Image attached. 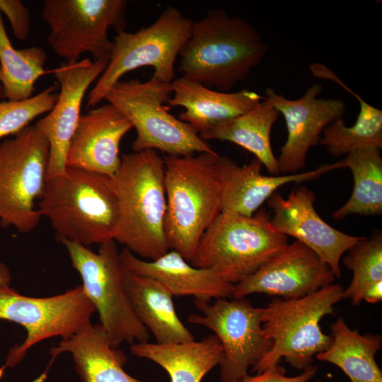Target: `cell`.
Instances as JSON below:
<instances>
[{
  "label": "cell",
  "mask_w": 382,
  "mask_h": 382,
  "mask_svg": "<svg viewBox=\"0 0 382 382\" xmlns=\"http://www.w3.org/2000/svg\"><path fill=\"white\" fill-rule=\"evenodd\" d=\"M270 219L263 209L251 216L221 212L202 235L190 263L238 284L288 244Z\"/></svg>",
  "instance_id": "8992f818"
},
{
  "label": "cell",
  "mask_w": 382,
  "mask_h": 382,
  "mask_svg": "<svg viewBox=\"0 0 382 382\" xmlns=\"http://www.w3.org/2000/svg\"><path fill=\"white\" fill-rule=\"evenodd\" d=\"M39 211L50 219L57 239L88 247L114 240L119 204L112 178L66 167L46 179Z\"/></svg>",
  "instance_id": "3957f363"
},
{
  "label": "cell",
  "mask_w": 382,
  "mask_h": 382,
  "mask_svg": "<svg viewBox=\"0 0 382 382\" xmlns=\"http://www.w3.org/2000/svg\"><path fill=\"white\" fill-rule=\"evenodd\" d=\"M335 276L311 249L299 241L287 244L255 273L233 285L232 298L259 293L295 299L332 284Z\"/></svg>",
  "instance_id": "9a60e30c"
},
{
  "label": "cell",
  "mask_w": 382,
  "mask_h": 382,
  "mask_svg": "<svg viewBox=\"0 0 382 382\" xmlns=\"http://www.w3.org/2000/svg\"><path fill=\"white\" fill-rule=\"evenodd\" d=\"M50 145L35 125L0 142V225L33 231L42 214L35 201L42 196Z\"/></svg>",
  "instance_id": "30bf717a"
},
{
  "label": "cell",
  "mask_w": 382,
  "mask_h": 382,
  "mask_svg": "<svg viewBox=\"0 0 382 382\" xmlns=\"http://www.w3.org/2000/svg\"><path fill=\"white\" fill-rule=\"evenodd\" d=\"M192 23L178 8L168 6L148 27L134 33L117 32L110 62L88 94L86 108L96 107L125 74L141 66H152V77L171 83L176 59Z\"/></svg>",
  "instance_id": "9c48e42d"
},
{
  "label": "cell",
  "mask_w": 382,
  "mask_h": 382,
  "mask_svg": "<svg viewBox=\"0 0 382 382\" xmlns=\"http://www.w3.org/2000/svg\"><path fill=\"white\" fill-rule=\"evenodd\" d=\"M129 349L134 356L159 365L170 382H201L223 360L222 346L215 335L182 343L136 342Z\"/></svg>",
  "instance_id": "cb8c5ba5"
},
{
  "label": "cell",
  "mask_w": 382,
  "mask_h": 382,
  "mask_svg": "<svg viewBox=\"0 0 382 382\" xmlns=\"http://www.w3.org/2000/svg\"><path fill=\"white\" fill-rule=\"evenodd\" d=\"M66 248L71 265L79 273L85 294L95 306L110 345L149 341L148 329L136 316L124 286L125 267L115 241L99 244L97 253L65 238L57 239Z\"/></svg>",
  "instance_id": "ba28073f"
},
{
  "label": "cell",
  "mask_w": 382,
  "mask_h": 382,
  "mask_svg": "<svg viewBox=\"0 0 382 382\" xmlns=\"http://www.w3.org/2000/svg\"><path fill=\"white\" fill-rule=\"evenodd\" d=\"M57 88L50 86L25 100L0 101V139L16 134L35 118L51 111L58 99Z\"/></svg>",
  "instance_id": "4dcf8cb0"
},
{
  "label": "cell",
  "mask_w": 382,
  "mask_h": 382,
  "mask_svg": "<svg viewBox=\"0 0 382 382\" xmlns=\"http://www.w3.org/2000/svg\"><path fill=\"white\" fill-rule=\"evenodd\" d=\"M126 10L124 0H45L41 16L50 27L47 44L66 63L86 52L109 63L113 42L108 32L125 30Z\"/></svg>",
  "instance_id": "8fae6325"
},
{
  "label": "cell",
  "mask_w": 382,
  "mask_h": 382,
  "mask_svg": "<svg viewBox=\"0 0 382 382\" xmlns=\"http://www.w3.org/2000/svg\"><path fill=\"white\" fill-rule=\"evenodd\" d=\"M62 353L71 355L83 382H144L125 371L124 354L110 347L100 323L93 325L90 321L75 334L52 347L50 351L52 359L46 371L34 382L44 381L53 361Z\"/></svg>",
  "instance_id": "7402d4cb"
},
{
  "label": "cell",
  "mask_w": 382,
  "mask_h": 382,
  "mask_svg": "<svg viewBox=\"0 0 382 382\" xmlns=\"http://www.w3.org/2000/svg\"><path fill=\"white\" fill-rule=\"evenodd\" d=\"M11 276L8 267L0 262V286H10Z\"/></svg>",
  "instance_id": "e575fe53"
},
{
  "label": "cell",
  "mask_w": 382,
  "mask_h": 382,
  "mask_svg": "<svg viewBox=\"0 0 382 382\" xmlns=\"http://www.w3.org/2000/svg\"><path fill=\"white\" fill-rule=\"evenodd\" d=\"M96 311L82 285L41 298L0 286V320L18 323L27 333L23 342L10 349L4 367L18 365L29 349L41 341L53 337L69 338L90 322Z\"/></svg>",
  "instance_id": "7c38bea8"
},
{
  "label": "cell",
  "mask_w": 382,
  "mask_h": 382,
  "mask_svg": "<svg viewBox=\"0 0 382 382\" xmlns=\"http://www.w3.org/2000/svg\"><path fill=\"white\" fill-rule=\"evenodd\" d=\"M171 83L154 77L146 81H120L103 100L114 105L135 129L134 152L158 150L175 156L216 152L190 125L169 113L165 104L171 98Z\"/></svg>",
  "instance_id": "52a82bcc"
},
{
  "label": "cell",
  "mask_w": 382,
  "mask_h": 382,
  "mask_svg": "<svg viewBox=\"0 0 382 382\" xmlns=\"http://www.w3.org/2000/svg\"><path fill=\"white\" fill-rule=\"evenodd\" d=\"M132 128L110 103L91 108L80 116L67 151L66 167L112 178L121 162V140Z\"/></svg>",
  "instance_id": "ac0fdd59"
},
{
  "label": "cell",
  "mask_w": 382,
  "mask_h": 382,
  "mask_svg": "<svg viewBox=\"0 0 382 382\" xmlns=\"http://www.w3.org/2000/svg\"><path fill=\"white\" fill-rule=\"evenodd\" d=\"M361 300L369 303L381 301L382 300V281L376 282L367 288L362 295Z\"/></svg>",
  "instance_id": "836d02e7"
},
{
  "label": "cell",
  "mask_w": 382,
  "mask_h": 382,
  "mask_svg": "<svg viewBox=\"0 0 382 382\" xmlns=\"http://www.w3.org/2000/svg\"><path fill=\"white\" fill-rule=\"evenodd\" d=\"M347 251L342 261L353 272V277L344 289L342 299H348L358 306L365 290L382 281V235L377 233L370 238H365Z\"/></svg>",
  "instance_id": "f546056e"
},
{
  "label": "cell",
  "mask_w": 382,
  "mask_h": 382,
  "mask_svg": "<svg viewBox=\"0 0 382 382\" xmlns=\"http://www.w3.org/2000/svg\"><path fill=\"white\" fill-rule=\"evenodd\" d=\"M171 87L173 96L168 105L184 108L178 119L199 134L250 111L262 100L248 89L222 92L181 76L172 81Z\"/></svg>",
  "instance_id": "44dd1931"
},
{
  "label": "cell",
  "mask_w": 382,
  "mask_h": 382,
  "mask_svg": "<svg viewBox=\"0 0 382 382\" xmlns=\"http://www.w3.org/2000/svg\"><path fill=\"white\" fill-rule=\"evenodd\" d=\"M342 168L354 177L353 191L348 200L332 214L335 219L352 214L379 216L382 213V158L381 149H357L340 160Z\"/></svg>",
  "instance_id": "4316f807"
},
{
  "label": "cell",
  "mask_w": 382,
  "mask_h": 382,
  "mask_svg": "<svg viewBox=\"0 0 382 382\" xmlns=\"http://www.w3.org/2000/svg\"><path fill=\"white\" fill-rule=\"evenodd\" d=\"M219 156L216 152L163 156L166 237L170 250L189 262L202 235L221 212Z\"/></svg>",
  "instance_id": "277c9868"
},
{
  "label": "cell",
  "mask_w": 382,
  "mask_h": 382,
  "mask_svg": "<svg viewBox=\"0 0 382 382\" xmlns=\"http://www.w3.org/2000/svg\"><path fill=\"white\" fill-rule=\"evenodd\" d=\"M355 97L359 103V112L355 123L347 127L342 118L329 124L323 131L320 144L333 156L347 155L364 146L382 148V110L364 100L360 96L347 87L333 72L326 76Z\"/></svg>",
  "instance_id": "f1b7e54d"
},
{
  "label": "cell",
  "mask_w": 382,
  "mask_h": 382,
  "mask_svg": "<svg viewBox=\"0 0 382 382\" xmlns=\"http://www.w3.org/2000/svg\"><path fill=\"white\" fill-rule=\"evenodd\" d=\"M120 256L126 270L158 280L173 296H192L204 301L232 298L233 284L210 269L192 265L173 250L153 260L140 259L127 248Z\"/></svg>",
  "instance_id": "ffe728a7"
},
{
  "label": "cell",
  "mask_w": 382,
  "mask_h": 382,
  "mask_svg": "<svg viewBox=\"0 0 382 382\" xmlns=\"http://www.w3.org/2000/svg\"><path fill=\"white\" fill-rule=\"evenodd\" d=\"M119 204L114 241L150 260L170 250L163 157L156 151L123 154L112 178Z\"/></svg>",
  "instance_id": "7a4b0ae2"
},
{
  "label": "cell",
  "mask_w": 382,
  "mask_h": 382,
  "mask_svg": "<svg viewBox=\"0 0 382 382\" xmlns=\"http://www.w3.org/2000/svg\"><path fill=\"white\" fill-rule=\"evenodd\" d=\"M4 98V95H3V88H2V86H1V81H0V100Z\"/></svg>",
  "instance_id": "d590c367"
},
{
  "label": "cell",
  "mask_w": 382,
  "mask_h": 382,
  "mask_svg": "<svg viewBox=\"0 0 382 382\" xmlns=\"http://www.w3.org/2000/svg\"><path fill=\"white\" fill-rule=\"evenodd\" d=\"M262 166L255 157L243 166L227 156L218 157L221 212L251 216L280 187L315 180L330 170L342 168L339 161L303 173L265 175L261 173Z\"/></svg>",
  "instance_id": "d6986e66"
},
{
  "label": "cell",
  "mask_w": 382,
  "mask_h": 382,
  "mask_svg": "<svg viewBox=\"0 0 382 382\" xmlns=\"http://www.w3.org/2000/svg\"><path fill=\"white\" fill-rule=\"evenodd\" d=\"M344 289L330 284L301 298L274 299L268 303L263 308L262 329L273 345L252 372L274 368L282 358L298 370L311 366L313 357L332 342V336L322 331L319 323L324 316L335 314L334 305L342 299Z\"/></svg>",
  "instance_id": "5b68a950"
},
{
  "label": "cell",
  "mask_w": 382,
  "mask_h": 382,
  "mask_svg": "<svg viewBox=\"0 0 382 382\" xmlns=\"http://www.w3.org/2000/svg\"><path fill=\"white\" fill-rule=\"evenodd\" d=\"M124 286L136 316L151 331L156 343H182L195 340L178 318L173 295L163 284L125 270Z\"/></svg>",
  "instance_id": "603a6c76"
},
{
  "label": "cell",
  "mask_w": 382,
  "mask_h": 382,
  "mask_svg": "<svg viewBox=\"0 0 382 382\" xmlns=\"http://www.w3.org/2000/svg\"><path fill=\"white\" fill-rule=\"evenodd\" d=\"M267 46L247 21L223 8L209 10L192 23L181 48V77L228 92L263 59Z\"/></svg>",
  "instance_id": "6da1fadb"
},
{
  "label": "cell",
  "mask_w": 382,
  "mask_h": 382,
  "mask_svg": "<svg viewBox=\"0 0 382 382\" xmlns=\"http://www.w3.org/2000/svg\"><path fill=\"white\" fill-rule=\"evenodd\" d=\"M322 91L323 86L315 83L302 97L291 100L272 88L265 90V99L283 115L286 126V140L277 158L281 175L297 173L303 168L309 149L320 143L324 129L347 111L341 99L319 98Z\"/></svg>",
  "instance_id": "5bb4252c"
},
{
  "label": "cell",
  "mask_w": 382,
  "mask_h": 382,
  "mask_svg": "<svg viewBox=\"0 0 382 382\" xmlns=\"http://www.w3.org/2000/svg\"><path fill=\"white\" fill-rule=\"evenodd\" d=\"M108 64L106 62L85 58L73 63L64 62L54 70L59 86L57 101L52 110L35 125L50 145L46 179L65 171L67 151L81 115L83 99Z\"/></svg>",
  "instance_id": "e0dca14e"
},
{
  "label": "cell",
  "mask_w": 382,
  "mask_h": 382,
  "mask_svg": "<svg viewBox=\"0 0 382 382\" xmlns=\"http://www.w3.org/2000/svg\"><path fill=\"white\" fill-rule=\"evenodd\" d=\"M315 202L314 192L305 186L294 189L286 198L274 193L267 200L274 212L270 224L277 232L294 237L311 249L340 278L342 256L366 237L351 236L332 227L316 211Z\"/></svg>",
  "instance_id": "2e32d148"
},
{
  "label": "cell",
  "mask_w": 382,
  "mask_h": 382,
  "mask_svg": "<svg viewBox=\"0 0 382 382\" xmlns=\"http://www.w3.org/2000/svg\"><path fill=\"white\" fill-rule=\"evenodd\" d=\"M0 12L9 21L13 35L19 40H25L30 31V13L20 0H0Z\"/></svg>",
  "instance_id": "1f68e13d"
},
{
  "label": "cell",
  "mask_w": 382,
  "mask_h": 382,
  "mask_svg": "<svg viewBox=\"0 0 382 382\" xmlns=\"http://www.w3.org/2000/svg\"><path fill=\"white\" fill-rule=\"evenodd\" d=\"M279 112L267 100L250 111L199 134L204 141H227L252 153L271 175H280L270 141L272 127Z\"/></svg>",
  "instance_id": "484cf974"
},
{
  "label": "cell",
  "mask_w": 382,
  "mask_h": 382,
  "mask_svg": "<svg viewBox=\"0 0 382 382\" xmlns=\"http://www.w3.org/2000/svg\"><path fill=\"white\" fill-rule=\"evenodd\" d=\"M317 370V366L311 365L304 369L301 374L295 376H287L284 369L278 365L274 368L267 369L254 376L248 375L236 382H309L316 375Z\"/></svg>",
  "instance_id": "d6a6232c"
},
{
  "label": "cell",
  "mask_w": 382,
  "mask_h": 382,
  "mask_svg": "<svg viewBox=\"0 0 382 382\" xmlns=\"http://www.w3.org/2000/svg\"><path fill=\"white\" fill-rule=\"evenodd\" d=\"M194 302L201 313L190 314L188 321L211 330L222 346L221 381L236 382L248 376V369L255 366L273 345L262 329L263 308L255 307L245 298Z\"/></svg>",
  "instance_id": "4fadbf2b"
},
{
  "label": "cell",
  "mask_w": 382,
  "mask_h": 382,
  "mask_svg": "<svg viewBox=\"0 0 382 382\" xmlns=\"http://www.w3.org/2000/svg\"><path fill=\"white\" fill-rule=\"evenodd\" d=\"M330 330L331 344L316 358L339 367L351 382H382V371L376 360L381 348V335H361L357 329H351L342 318H338Z\"/></svg>",
  "instance_id": "d4e9b609"
},
{
  "label": "cell",
  "mask_w": 382,
  "mask_h": 382,
  "mask_svg": "<svg viewBox=\"0 0 382 382\" xmlns=\"http://www.w3.org/2000/svg\"><path fill=\"white\" fill-rule=\"evenodd\" d=\"M47 60L40 47L13 46L0 12V81L4 98L21 100L32 97L35 82L46 72Z\"/></svg>",
  "instance_id": "83f0119b"
}]
</instances>
